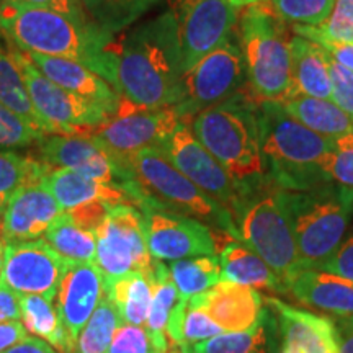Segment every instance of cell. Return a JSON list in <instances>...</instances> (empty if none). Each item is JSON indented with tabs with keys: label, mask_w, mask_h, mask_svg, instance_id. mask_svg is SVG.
I'll return each instance as SVG.
<instances>
[{
	"label": "cell",
	"mask_w": 353,
	"mask_h": 353,
	"mask_svg": "<svg viewBox=\"0 0 353 353\" xmlns=\"http://www.w3.org/2000/svg\"><path fill=\"white\" fill-rule=\"evenodd\" d=\"M324 172L330 182L353 188V132L334 139V151L325 159Z\"/></svg>",
	"instance_id": "42"
},
{
	"label": "cell",
	"mask_w": 353,
	"mask_h": 353,
	"mask_svg": "<svg viewBox=\"0 0 353 353\" xmlns=\"http://www.w3.org/2000/svg\"><path fill=\"white\" fill-rule=\"evenodd\" d=\"M95 236V263L103 273L105 283L134 272L154 276L156 259L149 254L145 242L144 216L134 205H112Z\"/></svg>",
	"instance_id": "10"
},
{
	"label": "cell",
	"mask_w": 353,
	"mask_h": 353,
	"mask_svg": "<svg viewBox=\"0 0 353 353\" xmlns=\"http://www.w3.org/2000/svg\"><path fill=\"white\" fill-rule=\"evenodd\" d=\"M247 83V70L239 43L228 39L185 72L182 100L175 105L182 123L196 113L231 99Z\"/></svg>",
	"instance_id": "11"
},
{
	"label": "cell",
	"mask_w": 353,
	"mask_h": 353,
	"mask_svg": "<svg viewBox=\"0 0 353 353\" xmlns=\"http://www.w3.org/2000/svg\"><path fill=\"white\" fill-rule=\"evenodd\" d=\"M148 329L123 322L113 335L107 353H167Z\"/></svg>",
	"instance_id": "40"
},
{
	"label": "cell",
	"mask_w": 353,
	"mask_h": 353,
	"mask_svg": "<svg viewBox=\"0 0 353 353\" xmlns=\"http://www.w3.org/2000/svg\"><path fill=\"white\" fill-rule=\"evenodd\" d=\"M259 103L250 92L241 90L185 123L245 196L268 182L260 141Z\"/></svg>",
	"instance_id": "3"
},
{
	"label": "cell",
	"mask_w": 353,
	"mask_h": 353,
	"mask_svg": "<svg viewBox=\"0 0 353 353\" xmlns=\"http://www.w3.org/2000/svg\"><path fill=\"white\" fill-rule=\"evenodd\" d=\"M123 324L120 309L105 296L83 325L76 343V353H107L117 329Z\"/></svg>",
	"instance_id": "36"
},
{
	"label": "cell",
	"mask_w": 353,
	"mask_h": 353,
	"mask_svg": "<svg viewBox=\"0 0 353 353\" xmlns=\"http://www.w3.org/2000/svg\"><path fill=\"white\" fill-rule=\"evenodd\" d=\"M294 34H299V37L309 39V41L319 44L322 50L332 57L335 63H339L343 68L353 70V43H341V41H332V39H327L321 34H316L314 32L307 28V26L303 25H293Z\"/></svg>",
	"instance_id": "44"
},
{
	"label": "cell",
	"mask_w": 353,
	"mask_h": 353,
	"mask_svg": "<svg viewBox=\"0 0 353 353\" xmlns=\"http://www.w3.org/2000/svg\"><path fill=\"white\" fill-rule=\"evenodd\" d=\"M301 268L319 270L345 239L353 218V188L325 182L307 190H283Z\"/></svg>",
	"instance_id": "5"
},
{
	"label": "cell",
	"mask_w": 353,
	"mask_h": 353,
	"mask_svg": "<svg viewBox=\"0 0 353 353\" xmlns=\"http://www.w3.org/2000/svg\"><path fill=\"white\" fill-rule=\"evenodd\" d=\"M219 265L221 280L288 296V290L283 281L268 267V263L244 242L229 239L219 254Z\"/></svg>",
	"instance_id": "25"
},
{
	"label": "cell",
	"mask_w": 353,
	"mask_h": 353,
	"mask_svg": "<svg viewBox=\"0 0 353 353\" xmlns=\"http://www.w3.org/2000/svg\"><path fill=\"white\" fill-rule=\"evenodd\" d=\"M247 82L257 101H285L291 92V37L288 23L267 0L244 7L237 26Z\"/></svg>",
	"instance_id": "7"
},
{
	"label": "cell",
	"mask_w": 353,
	"mask_h": 353,
	"mask_svg": "<svg viewBox=\"0 0 353 353\" xmlns=\"http://www.w3.org/2000/svg\"><path fill=\"white\" fill-rule=\"evenodd\" d=\"M110 208H112V205L107 201H92L87 203V205L79 206L76 210H70L68 213L79 228L97 232V229L101 226V223L107 218Z\"/></svg>",
	"instance_id": "46"
},
{
	"label": "cell",
	"mask_w": 353,
	"mask_h": 353,
	"mask_svg": "<svg viewBox=\"0 0 353 353\" xmlns=\"http://www.w3.org/2000/svg\"><path fill=\"white\" fill-rule=\"evenodd\" d=\"M330 56L319 44L293 34L291 37V92L290 97L306 95L332 99ZM286 99V100H288Z\"/></svg>",
	"instance_id": "24"
},
{
	"label": "cell",
	"mask_w": 353,
	"mask_h": 353,
	"mask_svg": "<svg viewBox=\"0 0 353 353\" xmlns=\"http://www.w3.org/2000/svg\"><path fill=\"white\" fill-rule=\"evenodd\" d=\"M152 278L134 272L105 283V296L120 309L123 322L144 325L152 301Z\"/></svg>",
	"instance_id": "29"
},
{
	"label": "cell",
	"mask_w": 353,
	"mask_h": 353,
	"mask_svg": "<svg viewBox=\"0 0 353 353\" xmlns=\"http://www.w3.org/2000/svg\"><path fill=\"white\" fill-rule=\"evenodd\" d=\"M38 149L39 161L48 165L74 170L95 182L125 190L132 205L138 200L139 185L126 164L113 159L88 136H44L38 143Z\"/></svg>",
	"instance_id": "14"
},
{
	"label": "cell",
	"mask_w": 353,
	"mask_h": 353,
	"mask_svg": "<svg viewBox=\"0 0 353 353\" xmlns=\"http://www.w3.org/2000/svg\"><path fill=\"white\" fill-rule=\"evenodd\" d=\"M126 167L141 188V200L136 208L190 216L213 231L226 232L232 239L241 241L232 214L188 180L159 148H145L132 154Z\"/></svg>",
	"instance_id": "6"
},
{
	"label": "cell",
	"mask_w": 353,
	"mask_h": 353,
	"mask_svg": "<svg viewBox=\"0 0 353 353\" xmlns=\"http://www.w3.org/2000/svg\"><path fill=\"white\" fill-rule=\"evenodd\" d=\"M286 23L317 26L332 12L335 0H267Z\"/></svg>",
	"instance_id": "38"
},
{
	"label": "cell",
	"mask_w": 353,
	"mask_h": 353,
	"mask_svg": "<svg viewBox=\"0 0 353 353\" xmlns=\"http://www.w3.org/2000/svg\"><path fill=\"white\" fill-rule=\"evenodd\" d=\"M64 211L43 183L26 185L12 195L2 211L0 236L6 242L39 239Z\"/></svg>",
	"instance_id": "19"
},
{
	"label": "cell",
	"mask_w": 353,
	"mask_h": 353,
	"mask_svg": "<svg viewBox=\"0 0 353 353\" xmlns=\"http://www.w3.org/2000/svg\"><path fill=\"white\" fill-rule=\"evenodd\" d=\"M169 270L180 299H190L205 293L221 281L219 257L216 255L175 260L170 263Z\"/></svg>",
	"instance_id": "33"
},
{
	"label": "cell",
	"mask_w": 353,
	"mask_h": 353,
	"mask_svg": "<svg viewBox=\"0 0 353 353\" xmlns=\"http://www.w3.org/2000/svg\"><path fill=\"white\" fill-rule=\"evenodd\" d=\"M0 6H2V0H0ZM0 37L3 38V34H2V28H0Z\"/></svg>",
	"instance_id": "55"
},
{
	"label": "cell",
	"mask_w": 353,
	"mask_h": 353,
	"mask_svg": "<svg viewBox=\"0 0 353 353\" xmlns=\"http://www.w3.org/2000/svg\"><path fill=\"white\" fill-rule=\"evenodd\" d=\"M257 117L268 182L290 192L330 182L324 164L332 139L299 123L280 101H260Z\"/></svg>",
	"instance_id": "4"
},
{
	"label": "cell",
	"mask_w": 353,
	"mask_h": 353,
	"mask_svg": "<svg viewBox=\"0 0 353 353\" xmlns=\"http://www.w3.org/2000/svg\"><path fill=\"white\" fill-rule=\"evenodd\" d=\"M72 265L44 239L6 242L0 280L19 294L54 299L61 278Z\"/></svg>",
	"instance_id": "16"
},
{
	"label": "cell",
	"mask_w": 353,
	"mask_h": 353,
	"mask_svg": "<svg viewBox=\"0 0 353 353\" xmlns=\"http://www.w3.org/2000/svg\"><path fill=\"white\" fill-rule=\"evenodd\" d=\"M0 237H2V236H0Z\"/></svg>",
	"instance_id": "56"
},
{
	"label": "cell",
	"mask_w": 353,
	"mask_h": 353,
	"mask_svg": "<svg viewBox=\"0 0 353 353\" xmlns=\"http://www.w3.org/2000/svg\"><path fill=\"white\" fill-rule=\"evenodd\" d=\"M330 81L332 100L353 120V70L343 68L330 57Z\"/></svg>",
	"instance_id": "43"
},
{
	"label": "cell",
	"mask_w": 353,
	"mask_h": 353,
	"mask_svg": "<svg viewBox=\"0 0 353 353\" xmlns=\"http://www.w3.org/2000/svg\"><path fill=\"white\" fill-rule=\"evenodd\" d=\"M7 44L12 50V44L8 41ZM12 52L20 65L28 94L41 117L46 132L63 136H90L92 130H99L114 114L97 101L70 94L63 87L56 85L43 76L32 61L17 48Z\"/></svg>",
	"instance_id": "9"
},
{
	"label": "cell",
	"mask_w": 353,
	"mask_h": 353,
	"mask_svg": "<svg viewBox=\"0 0 353 353\" xmlns=\"http://www.w3.org/2000/svg\"><path fill=\"white\" fill-rule=\"evenodd\" d=\"M51 165L46 162L21 156L15 151H0V213L15 192L26 185L41 183Z\"/></svg>",
	"instance_id": "35"
},
{
	"label": "cell",
	"mask_w": 353,
	"mask_h": 353,
	"mask_svg": "<svg viewBox=\"0 0 353 353\" xmlns=\"http://www.w3.org/2000/svg\"><path fill=\"white\" fill-rule=\"evenodd\" d=\"M23 337H26V329L21 321L0 322V353L15 345Z\"/></svg>",
	"instance_id": "49"
},
{
	"label": "cell",
	"mask_w": 353,
	"mask_h": 353,
	"mask_svg": "<svg viewBox=\"0 0 353 353\" xmlns=\"http://www.w3.org/2000/svg\"><path fill=\"white\" fill-rule=\"evenodd\" d=\"M20 321V294L0 280V322Z\"/></svg>",
	"instance_id": "47"
},
{
	"label": "cell",
	"mask_w": 353,
	"mask_h": 353,
	"mask_svg": "<svg viewBox=\"0 0 353 353\" xmlns=\"http://www.w3.org/2000/svg\"><path fill=\"white\" fill-rule=\"evenodd\" d=\"M3 250H6V241L0 237V276H2V270H3Z\"/></svg>",
	"instance_id": "53"
},
{
	"label": "cell",
	"mask_w": 353,
	"mask_h": 353,
	"mask_svg": "<svg viewBox=\"0 0 353 353\" xmlns=\"http://www.w3.org/2000/svg\"><path fill=\"white\" fill-rule=\"evenodd\" d=\"M3 41H6V38H3ZM0 103L23 120L32 123L38 130L46 132L41 117L38 114L32 97L28 94L20 65L8 44L7 50L0 46Z\"/></svg>",
	"instance_id": "30"
},
{
	"label": "cell",
	"mask_w": 353,
	"mask_h": 353,
	"mask_svg": "<svg viewBox=\"0 0 353 353\" xmlns=\"http://www.w3.org/2000/svg\"><path fill=\"white\" fill-rule=\"evenodd\" d=\"M26 57L32 61V64L43 76H46L56 85L63 87L70 94L97 101L112 113H117L121 95L105 79H101L99 74L88 69L87 65L77 63V61L44 56L38 54V52H26Z\"/></svg>",
	"instance_id": "23"
},
{
	"label": "cell",
	"mask_w": 353,
	"mask_h": 353,
	"mask_svg": "<svg viewBox=\"0 0 353 353\" xmlns=\"http://www.w3.org/2000/svg\"><path fill=\"white\" fill-rule=\"evenodd\" d=\"M288 296L332 321L353 317V281L334 273L299 270L288 285Z\"/></svg>",
	"instance_id": "22"
},
{
	"label": "cell",
	"mask_w": 353,
	"mask_h": 353,
	"mask_svg": "<svg viewBox=\"0 0 353 353\" xmlns=\"http://www.w3.org/2000/svg\"><path fill=\"white\" fill-rule=\"evenodd\" d=\"M281 105L299 123L327 139L334 141L353 132V120L332 100L294 95Z\"/></svg>",
	"instance_id": "28"
},
{
	"label": "cell",
	"mask_w": 353,
	"mask_h": 353,
	"mask_svg": "<svg viewBox=\"0 0 353 353\" xmlns=\"http://www.w3.org/2000/svg\"><path fill=\"white\" fill-rule=\"evenodd\" d=\"M2 353H59L54 350L50 343L39 337H32V335H26L21 339L20 342H17L15 345L7 348Z\"/></svg>",
	"instance_id": "50"
},
{
	"label": "cell",
	"mask_w": 353,
	"mask_h": 353,
	"mask_svg": "<svg viewBox=\"0 0 353 353\" xmlns=\"http://www.w3.org/2000/svg\"><path fill=\"white\" fill-rule=\"evenodd\" d=\"M159 2L161 0H81L88 19L112 37L138 21Z\"/></svg>",
	"instance_id": "32"
},
{
	"label": "cell",
	"mask_w": 353,
	"mask_h": 353,
	"mask_svg": "<svg viewBox=\"0 0 353 353\" xmlns=\"http://www.w3.org/2000/svg\"><path fill=\"white\" fill-rule=\"evenodd\" d=\"M334 322L337 329L339 353H353V317Z\"/></svg>",
	"instance_id": "51"
},
{
	"label": "cell",
	"mask_w": 353,
	"mask_h": 353,
	"mask_svg": "<svg viewBox=\"0 0 353 353\" xmlns=\"http://www.w3.org/2000/svg\"><path fill=\"white\" fill-rule=\"evenodd\" d=\"M152 283V301L151 309H149L148 321H145V329L152 334V337L169 348V341H167V322L169 317L180 301L179 291L170 276V270L167 265L161 260L154 262V276L151 280Z\"/></svg>",
	"instance_id": "34"
},
{
	"label": "cell",
	"mask_w": 353,
	"mask_h": 353,
	"mask_svg": "<svg viewBox=\"0 0 353 353\" xmlns=\"http://www.w3.org/2000/svg\"><path fill=\"white\" fill-rule=\"evenodd\" d=\"M322 272L334 273V275L343 276L353 281V228L347 234L345 239L339 245L332 257L319 268Z\"/></svg>",
	"instance_id": "45"
},
{
	"label": "cell",
	"mask_w": 353,
	"mask_h": 353,
	"mask_svg": "<svg viewBox=\"0 0 353 353\" xmlns=\"http://www.w3.org/2000/svg\"><path fill=\"white\" fill-rule=\"evenodd\" d=\"M263 301L275 311L280 330V353H339L335 322L324 314L291 306L267 296Z\"/></svg>",
	"instance_id": "18"
},
{
	"label": "cell",
	"mask_w": 353,
	"mask_h": 353,
	"mask_svg": "<svg viewBox=\"0 0 353 353\" xmlns=\"http://www.w3.org/2000/svg\"><path fill=\"white\" fill-rule=\"evenodd\" d=\"M51 192L57 205L63 211L76 210L79 206L92 201H107L110 205L131 203V198L125 190L110 187V185L95 182L69 169H54L48 172L41 182Z\"/></svg>",
	"instance_id": "26"
},
{
	"label": "cell",
	"mask_w": 353,
	"mask_h": 353,
	"mask_svg": "<svg viewBox=\"0 0 353 353\" xmlns=\"http://www.w3.org/2000/svg\"><path fill=\"white\" fill-rule=\"evenodd\" d=\"M57 312L70 337L77 343L79 334L105 298V276L95 262L74 263L57 288Z\"/></svg>",
	"instance_id": "21"
},
{
	"label": "cell",
	"mask_w": 353,
	"mask_h": 353,
	"mask_svg": "<svg viewBox=\"0 0 353 353\" xmlns=\"http://www.w3.org/2000/svg\"><path fill=\"white\" fill-rule=\"evenodd\" d=\"M145 242L156 260H183L214 255L216 231L201 221L164 210H144Z\"/></svg>",
	"instance_id": "17"
},
{
	"label": "cell",
	"mask_w": 353,
	"mask_h": 353,
	"mask_svg": "<svg viewBox=\"0 0 353 353\" xmlns=\"http://www.w3.org/2000/svg\"><path fill=\"white\" fill-rule=\"evenodd\" d=\"M44 241L72 263H92L97 257L95 232L79 228L68 211L59 214L44 232Z\"/></svg>",
	"instance_id": "31"
},
{
	"label": "cell",
	"mask_w": 353,
	"mask_h": 353,
	"mask_svg": "<svg viewBox=\"0 0 353 353\" xmlns=\"http://www.w3.org/2000/svg\"><path fill=\"white\" fill-rule=\"evenodd\" d=\"M179 123L182 118L175 107L141 108L121 99L117 113L88 138L118 162L126 164L141 149L161 148Z\"/></svg>",
	"instance_id": "12"
},
{
	"label": "cell",
	"mask_w": 353,
	"mask_h": 353,
	"mask_svg": "<svg viewBox=\"0 0 353 353\" xmlns=\"http://www.w3.org/2000/svg\"><path fill=\"white\" fill-rule=\"evenodd\" d=\"M13 2L30 3V6H38V7H48L70 17H87L82 8L81 0H13Z\"/></svg>",
	"instance_id": "48"
},
{
	"label": "cell",
	"mask_w": 353,
	"mask_h": 353,
	"mask_svg": "<svg viewBox=\"0 0 353 353\" xmlns=\"http://www.w3.org/2000/svg\"><path fill=\"white\" fill-rule=\"evenodd\" d=\"M188 301L203 309L224 332H244L255 327L267 316L265 301L257 291L232 281L221 280L213 288Z\"/></svg>",
	"instance_id": "20"
},
{
	"label": "cell",
	"mask_w": 353,
	"mask_h": 353,
	"mask_svg": "<svg viewBox=\"0 0 353 353\" xmlns=\"http://www.w3.org/2000/svg\"><path fill=\"white\" fill-rule=\"evenodd\" d=\"M114 90L141 108L175 107L182 100L183 64L174 12L165 10L113 43Z\"/></svg>",
	"instance_id": "1"
},
{
	"label": "cell",
	"mask_w": 353,
	"mask_h": 353,
	"mask_svg": "<svg viewBox=\"0 0 353 353\" xmlns=\"http://www.w3.org/2000/svg\"><path fill=\"white\" fill-rule=\"evenodd\" d=\"M307 28L332 41L353 43V0H335L327 19Z\"/></svg>",
	"instance_id": "41"
},
{
	"label": "cell",
	"mask_w": 353,
	"mask_h": 353,
	"mask_svg": "<svg viewBox=\"0 0 353 353\" xmlns=\"http://www.w3.org/2000/svg\"><path fill=\"white\" fill-rule=\"evenodd\" d=\"M236 226L241 242L260 255L288 290L291 280L303 268L286 213L283 188L267 182L249 193Z\"/></svg>",
	"instance_id": "8"
},
{
	"label": "cell",
	"mask_w": 353,
	"mask_h": 353,
	"mask_svg": "<svg viewBox=\"0 0 353 353\" xmlns=\"http://www.w3.org/2000/svg\"><path fill=\"white\" fill-rule=\"evenodd\" d=\"M44 134L46 132L0 103V151H13L38 144Z\"/></svg>",
	"instance_id": "39"
},
{
	"label": "cell",
	"mask_w": 353,
	"mask_h": 353,
	"mask_svg": "<svg viewBox=\"0 0 353 353\" xmlns=\"http://www.w3.org/2000/svg\"><path fill=\"white\" fill-rule=\"evenodd\" d=\"M0 28L3 38L19 51L77 61L114 85V39L88 17H70L48 7L2 0Z\"/></svg>",
	"instance_id": "2"
},
{
	"label": "cell",
	"mask_w": 353,
	"mask_h": 353,
	"mask_svg": "<svg viewBox=\"0 0 353 353\" xmlns=\"http://www.w3.org/2000/svg\"><path fill=\"white\" fill-rule=\"evenodd\" d=\"M54 299L41 294H20V319L26 332L43 339L59 353H76V341L61 321Z\"/></svg>",
	"instance_id": "27"
},
{
	"label": "cell",
	"mask_w": 353,
	"mask_h": 353,
	"mask_svg": "<svg viewBox=\"0 0 353 353\" xmlns=\"http://www.w3.org/2000/svg\"><path fill=\"white\" fill-rule=\"evenodd\" d=\"M167 353H190V352L187 350V348L172 345V347H169V350H167Z\"/></svg>",
	"instance_id": "54"
},
{
	"label": "cell",
	"mask_w": 353,
	"mask_h": 353,
	"mask_svg": "<svg viewBox=\"0 0 353 353\" xmlns=\"http://www.w3.org/2000/svg\"><path fill=\"white\" fill-rule=\"evenodd\" d=\"M179 26L183 72L236 33L237 7L228 0H172Z\"/></svg>",
	"instance_id": "15"
},
{
	"label": "cell",
	"mask_w": 353,
	"mask_h": 353,
	"mask_svg": "<svg viewBox=\"0 0 353 353\" xmlns=\"http://www.w3.org/2000/svg\"><path fill=\"white\" fill-rule=\"evenodd\" d=\"M228 2H231L234 7H237V8H244V7H247V6H252V3H257V2H260V0H228Z\"/></svg>",
	"instance_id": "52"
},
{
	"label": "cell",
	"mask_w": 353,
	"mask_h": 353,
	"mask_svg": "<svg viewBox=\"0 0 353 353\" xmlns=\"http://www.w3.org/2000/svg\"><path fill=\"white\" fill-rule=\"evenodd\" d=\"M159 149L188 180L221 203L232 214L234 221L237 219L247 196L226 169L196 139L188 125L179 123Z\"/></svg>",
	"instance_id": "13"
},
{
	"label": "cell",
	"mask_w": 353,
	"mask_h": 353,
	"mask_svg": "<svg viewBox=\"0 0 353 353\" xmlns=\"http://www.w3.org/2000/svg\"><path fill=\"white\" fill-rule=\"evenodd\" d=\"M268 316L244 332H223L188 347L190 353H268Z\"/></svg>",
	"instance_id": "37"
}]
</instances>
